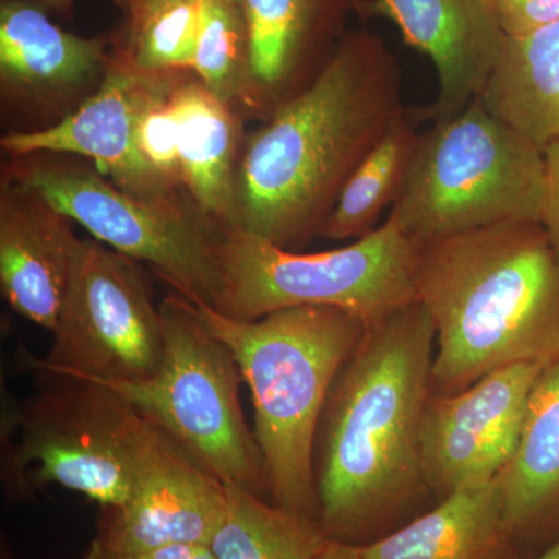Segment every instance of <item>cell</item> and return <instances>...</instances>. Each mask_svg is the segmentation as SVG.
Returning a JSON list of instances; mask_svg holds the SVG:
<instances>
[{"label": "cell", "instance_id": "obj_30", "mask_svg": "<svg viewBox=\"0 0 559 559\" xmlns=\"http://www.w3.org/2000/svg\"><path fill=\"white\" fill-rule=\"evenodd\" d=\"M182 2V0H132L130 11H128V27L145 20L154 11L164 9L170 3Z\"/></svg>", "mask_w": 559, "mask_h": 559}, {"label": "cell", "instance_id": "obj_20", "mask_svg": "<svg viewBox=\"0 0 559 559\" xmlns=\"http://www.w3.org/2000/svg\"><path fill=\"white\" fill-rule=\"evenodd\" d=\"M507 527L516 543L559 521V360L539 374L530 395L513 459L498 477Z\"/></svg>", "mask_w": 559, "mask_h": 559}, {"label": "cell", "instance_id": "obj_9", "mask_svg": "<svg viewBox=\"0 0 559 559\" xmlns=\"http://www.w3.org/2000/svg\"><path fill=\"white\" fill-rule=\"evenodd\" d=\"M2 175L39 191L94 240L148 263L191 304L215 307L219 227L198 209L171 210L117 189L91 160L72 154L9 157Z\"/></svg>", "mask_w": 559, "mask_h": 559}, {"label": "cell", "instance_id": "obj_34", "mask_svg": "<svg viewBox=\"0 0 559 559\" xmlns=\"http://www.w3.org/2000/svg\"><path fill=\"white\" fill-rule=\"evenodd\" d=\"M0 559H16L13 554V549H11L9 539L5 536H2V546H0Z\"/></svg>", "mask_w": 559, "mask_h": 559}, {"label": "cell", "instance_id": "obj_26", "mask_svg": "<svg viewBox=\"0 0 559 559\" xmlns=\"http://www.w3.org/2000/svg\"><path fill=\"white\" fill-rule=\"evenodd\" d=\"M173 92L175 90L153 103L143 114L138 140L140 153L150 167L173 186L183 190L180 176L179 124L173 105Z\"/></svg>", "mask_w": 559, "mask_h": 559}, {"label": "cell", "instance_id": "obj_33", "mask_svg": "<svg viewBox=\"0 0 559 559\" xmlns=\"http://www.w3.org/2000/svg\"><path fill=\"white\" fill-rule=\"evenodd\" d=\"M535 559H559V538L551 544L549 549L544 551V554H540L539 557Z\"/></svg>", "mask_w": 559, "mask_h": 559}, {"label": "cell", "instance_id": "obj_31", "mask_svg": "<svg viewBox=\"0 0 559 559\" xmlns=\"http://www.w3.org/2000/svg\"><path fill=\"white\" fill-rule=\"evenodd\" d=\"M312 559H364L360 547L330 539Z\"/></svg>", "mask_w": 559, "mask_h": 559}, {"label": "cell", "instance_id": "obj_2", "mask_svg": "<svg viewBox=\"0 0 559 559\" xmlns=\"http://www.w3.org/2000/svg\"><path fill=\"white\" fill-rule=\"evenodd\" d=\"M436 326L419 301L367 325L341 367L314 447L319 524L364 547L428 491L423 415L432 396Z\"/></svg>", "mask_w": 559, "mask_h": 559}, {"label": "cell", "instance_id": "obj_24", "mask_svg": "<svg viewBox=\"0 0 559 559\" xmlns=\"http://www.w3.org/2000/svg\"><path fill=\"white\" fill-rule=\"evenodd\" d=\"M248 62L249 32L241 0H202L194 75L221 102L237 108Z\"/></svg>", "mask_w": 559, "mask_h": 559}, {"label": "cell", "instance_id": "obj_23", "mask_svg": "<svg viewBox=\"0 0 559 559\" xmlns=\"http://www.w3.org/2000/svg\"><path fill=\"white\" fill-rule=\"evenodd\" d=\"M418 135L409 114L396 120L345 183L320 238L359 240L381 226L382 213L392 209L403 189Z\"/></svg>", "mask_w": 559, "mask_h": 559}, {"label": "cell", "instance_id": "obj_8", "mask_svg": "<svg viewBox=\"0 0 559 559\" xmlns=\"http://www.w3.org/2000/svg\"><path fill=\"white\" fill-rule=\"evenodd\" d=\"M159 308L165 355L157 373L138 382L97 384L123 396L224 485L270 500L259 443L241 409L237 360L186 297L170 294Z\"/></svg>", "mask_w": 559, "mask_h": 559}, {"label": "cell", "instance_id": "obj_27", "mask_svg": "<svg viewBox=\"0 0 559 559\" xmlns=\"http://www.w3.org/2000/svg\"><path fill=\"white\" fill-rule=\"evenodd\" d=\"M507 36H521L559 22V0H491Z\"/></svg>", "mask_w": 559, "mask_h": 559}, {"label": "cell", "instance_id": "obj_19", "mask_svg": "<svg viewBox=\"0 0 559 559\" xmlns=\"http://www.w3.org/2000/svg\"><path fill=\"white\" fill-rule=\"evenodd\" d=\"M498 480L460 489L436 509L360 547L364 559H511Z\"/></svg>", "mask_w": 559, "mask_h": 559}, {"label": "cell", "instance_id": "obj_25", "mask_svg": "<svg viewBox=\"0 0 559 559\" xmlns=\"http://www.w3.org/2000/svg\"><path fill=\"white\" fill-rule=\"evenodd\" d=\"M201 14L202 0L170 3L130 25L119 47L131 64L145 72L193 70Z\"/></svg>", "mask_w": 559, "mask_h": 559}, {"label": "cell", "instance_id": "obj_1", "mask_svg": "<svg viewBox=\"0 0 559 559\" xmlns=\"http://www.w3.org/2000/svg\"><path fill=\"white\" fill-rule=\"evenodd\" d=\"M406 112L385 40L348 31L318 79L245 138L229 229L289 250L322 237L345 183Z\"/></svg>", "mask_w": 559, "mask_h": 559}, {"label": "cell", "instance_id": "obj_14", "mask_svg": "<svg viewBox=\"0 0 559 559\" xmlns=\"http://www.w3.org/2000/svg\"><path fill=\"white\" fill-rule=\"evenodd\" d=\"M360 0H241L249 62L238 114L266 121L307 90L347 35Z\"/></svg>", "mask_w": 559, "mask_h": 559}, {"label": "cell", "instance_id": "obj_3", "mask_svg": "<svg viewBox=\"0 0 559 559\" xmlns=\"http://www.w3.org/2000/svg\"><path fill=\"white\" fill-rule=\"evenodd\" d=\"M415 293L436 326L437 395L502 367L559 360V260L540 223L418 242Z\"/></svg>", "mask_w": 559, "mask_h": 559}, {"label": "cell", "instance_id": "obj_21", "mask_svg": "<svg viewBox=\"0 0 559 559\" xmlns=\"http://www.w3.org/2000/svg\"><path fill=\"white\" fill-rule=\"evenodd\" d=\"M479 97L492 116L538 148L559 139V22L507 36Z\"/></svg>", "mask_w": 559, "mask_h": 559}, {"label": "cell", "instance_id": "obj_28", "mask_svg": "<svg viewBox=\"0 0 559 559\" xmlns=\"http://www.w3.org/2000/svg\"><path fill=\"white\" fill-rule=\"evenodd\" d=\"M544 164H546V180H544L540 226L544 227L547 240L559 260V139L544 150Z\"/></svg>", "mask_w": 559, "mask_h": 559}, {"label": "cell", "instance_id": "obj_5", "mask_svg": "<svg viewBox=\"0 0 559 559\" xmlns=\"http://www.w3.org/2000/svg\"><path fill=\"white\" fill-rule=\"evenodd\" d=\"M5 415L2 485L14 503L58 485L117 509L170 439L119 393L91 381H49Z\"/></svg>", "mask_w": 559, "mask_h": 559}, {"label": "cell", "instance_id": "obj_18", "mask_svg": "<svg viewBox=\"0 0 559 559\" xmlns=\"http://www.w3.org/2000/svg\"><path fill=\"white\" fill-rule=\"evenodd\" d=\"M186 72L189 70L180 73L173 92L183 190L210 223L229 229L245 119L215 97L194 72Z\"/></svg>", "mask_w": 559, "mask_h": 559}, {"label": "cell", "instance_id": "obj_4", "mask_svg": "<svg viewBox=\"0 0 559 559\" xmlns=\"http://www.w3.org/2000/svg\"><path fill=\"white\" fill-rule=\"evenodd\" d=\"M193 307L230 349L250 390L267 498L280 509L319 521V421L331 385L367 323L331 307L285 308L255 320L229 318L204 304Z\"/></svg>", "mask_w": 559, "mask_h": 559}, {"label": "cell", "instance_id": "obj_16", "mask_svg": "<svg viewBox=\"0 0 559 559\" xmlns=\"http://www.w3.org/2000/svg\"><path fill=\"white\" fill-rule=\"evenodd\" d=\"M226 510V485L168 439L127 502L102 510L92 540L124 554L210 546Z\"/></svg>", "mask_w": 559, "mask_h": 559}, {"label": "cell", "instance_id": "obj_7", "mask_svg": "<svg viewBox=\"0 0 559 559\" xmlns=\"http://www.w3.org/2000/svg\"><path fill=\"white\" fill-rule=\"evenodd\" d=\"M418 241L385 219L352 245L301 253L237 229H219L215 308L240 320L296 307L340 308L367 325L417 301Z\"/></svg>", "mask_w": 559, "mask_h": 559}, {"label": "cell", "instance_id": "obj_17", "mask_svg": "<svg viewBox=\"0 0 559 559\" xmlns=\"http://www.w3.org/2000/svg\"><path fill=\"white\" fill-rule=\"evenodd\" d=\"M80 242L73 221L44 194L0 176V289L11 310L53 330Z\"/></svg>", "mask_w": 559, "mask_h": 559}, {"label": "cell", "instance_id": "obj_15", "mask_svg": "<svg viewBox=\"0 0 559 559\" xmlns=\"http://www.w3.org/2000/svg\"><path fill=\"white\" fill-rule=\"evenodd\" d=\"M356 16L392 21L432 61L436 100L421 110L432 123L479 97L507 40L491 0H360Z\"/></svg>", "mask_w": 559, "mask_h": 559}, {"label": "cell", "instance_id": "obj_32", "mask_svg": "<svg viewBox=\"0 0 559 559\" xmlns=\"http://www.w3.org/2000/svg\"><path fill=\"white\" fill-rule=\"evenodd\" d=\"M33 2L39 3L44 9H50L57 11V13L69 14L75 5L76 0H33ZM110 3L117 7V9L128 14L130 11L132 0H109Z\"/></svg>", "mask_w": 559, "mask_h": 559}, {"label": "cell", "instance_id": "obj_11", "mask_svg": "<svg viewBox=\"0 0 559 559\" xmlns=\"http://www.w3.org/2000/svg\"><path fill=\"white\" fill-rule=\"evenodd\" d=\"M182 72H145L131 64L119 46L114 47L108 76L90 100L49 130L7 132L0 148L9 157L35 153L84 157L135 200L171 210L194 207L190 198H183L186 190L150 167L138 140L143 114L175 90Z\"/></svg>", "mask_w": 559, "mask_h": 559}, {"label": "cell", "instance_id": "obj_13", "mask_svg": "<svg viewBox=\"0 0 559 559\" xmlns=\"http://www.w3.org/2000/svg\"><path fill=\"white\" fill-rule=\"evenodd\" d=\"M544 369L514 364L451 395L432 393L419 432L429 491L443 499L498 479L518 450L530 395Z\"/></svg>", "mask_w": 559, "mask_h": 559}, {"label": "cell", "instance_id": "obj_10", "mask_svg": "<svg viewBox=\"0 0 559 559\" xmlns=\"http://www.w3.org/2000/svg\"><path fill=\"white\" fill-rule=\"evenodd\" d=\"M46 358L27 364L47 381L138 382L165 355L159 305L140 261L81 240Z\"/></svg>", "mask_w": 559, "mask_h": 559}, {"label": "cell", "instance_id": "obj_6", "mask_svg": "<svg viewBox=\"0 0 559 559\" xmlns=\"http://www.w3.org/2000/svg\"><path fill=\"white\" fill-rule=\"evenodd\" d=\"M544 180V151L477 97L418 135L385 219L418 242L520 221L540 223Z\"/></svg>", "mask_w": 559, "mask_h": 559}, {"label": "cell", "instance_id": "obj_12", "mask_svg": "<svg viewBox=\"0 0 559 559\" xmlns=\"http://www.w3.org/2000/svg\"><path fill=\"white\" fill-rule=\"evenodd\" d=\"M109 38L62 31L33 0H0V110L9 132L49 130L100 90Z\"/></svg>", "mask_w": 559, "mask_h": 559}, {"label": "cell", "instance_id": "obj_29", "mask_svg": "<svg viewBox=\"0 0 559 559\" xmlns=\"http://www.w3.org/2000/svg\"><path fill=\"white\" fill-rule=\"evenodd\" d=\"M80 559H215L209 546H167L145 551H114L91 540Z\"/></svg>", "mask_w": 559, "mask_h": 559}, {"label": "cell", "instance_id": "obj_22", "mask_svg": "<svg viewBox=\"0 0 559 559\" xmlns=\"http://www.w3.org/2000/svg\"><path fill=\"white\" fill-rule=\"evenodd\" d=\"M226 516L210 550L215 559H312L330 538L319 521L226 485Z\"/></svg>", "mask_w": 559, "mask_h": 559}]
</instances>
